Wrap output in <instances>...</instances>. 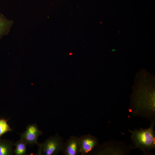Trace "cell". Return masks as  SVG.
<instances>
[{"instance_id": "6da1fadb", "label": "cell", "mask_w": 155, "mask_h": 155, "mask_svg": "<svg viewBox=\"0 0 155 155\" xmlns=\"http://www.w3.org/2000/svg\"><path fill=\"white\" fill-rule=\"evenodd\" d=\"M130 131L132 133L133 142L136 147L145 150L155 147V137L152 124L148 129Z\"/></svg>"}, {"instance_id": "7a4b0ae2", "label": "cell", "mask_w": 155, "mask_h": 155, "mask_svg": "<svg viewBox=\"0 0 155 155\" xmlns=\"http://www.w3.org/2000/svg\"><path fill=\"white\" fill-rule=\"evenodd\" d=\"M64 144L61 137L57 134L39 144L37 154L54 155L63 151Z\"/></svg>"}, {"instance_id": "3957f363", "label": "cell", "mask_w": 155, "mask_h": 155, "mask_svg": "<svg viewBox=\"0 0 155 155\" xmlns=\"http://www.w3.org/2000/svg\"><path fill=\"white\" fill-rule=\"evenodd\" d=\"M42 133L36 124L29 125L27 126L25 132L21 134V140L27 145H38L39 143L38 142V139Z\"/></svg>"}, {"instance_id": "277c9868", "label": "cell", "mask_w": 155, "mask_h": 155, "mask_svg": "<svg viewBox=\"0 0 155 155\" xmlns=\"http://www.w3.org/2000/svg\"><path fill=\"white\" fill-rule=\"evenodd\" d=\"M79 142L80 152L84 155L91 151L97 145L98 141L94 136L88 134L79 138Z\"/></svg>"}, {"instance_id": "5b68a950", "label": "cell", "mask_w": 155, "mask_h": 155, "mask_svg": "<svg viewBox=\"0 0 155 155\" xmlns=\"http://www.w3.org/2000/svg\"><path fill=\"white\" fill-rule=\"evenodd\" d=\"M63 151L65 155H76L80 153L79 137L72 136L64 144Z\"/></svg>"}, {"instance_id": "8992f818", "label": "cell", "mask_w": 155, "mask_h": 155, "mask_svg": "<svg viewBox=\"0 0 155 155\" xmlns=\"http://www.w3.org/2000/svg\"><path fill=\"white\" fill-rule=\"evenodd\" d=\"M14 144L12 141L0 138V155H11L13 153Z\"/></svg>"}, {"instance_id": "52a82bcc", "label": "cell", "mask_w": 155, "mask_h": 155, "mask_svg": "<svg viewBox=\"0 0 155 155\" xmlns=\"http://www.w3.org/2000/svg\"><path fill=\"white\" fill-rule=\"evenodd\" d=\"M15 148L13 150V153L16 155H24L26 153V144L20 140L14 144Z\"/></svg>"}, {"instance_id": "ba28073f", "label": "cell", "mask_w": 155, "mask_h": 155, "mask_svg": "<svg viewBox=\"0 0 155 155\" xmlns=\"http://www.w3.org/2000/svg\"><path fill=\"white\" fill-rule=\"evenodd\" d=\"M7 121L4 119H0V138L4 134L12 130L7 123Z\"/></svg>"}, {"instance_id": "9c48e42d", "label": "cell", "mask_w": 155, "mask_h": 155, "mask_svg": "<svg viewBox=\"0 0 155 155\" xmlns=\"http://www.w3.org/2000/svg\"><path fill=\"white\" fill-rule=\"evenodd\" d=\"M9 24V22L0 15V36L5 32Z\"/></svg>"}]
</instances>
